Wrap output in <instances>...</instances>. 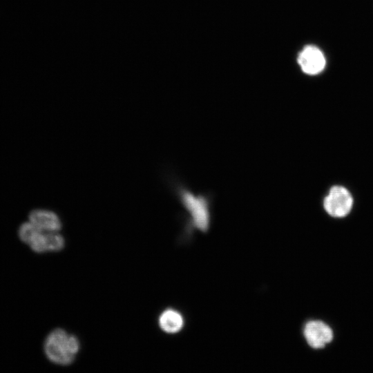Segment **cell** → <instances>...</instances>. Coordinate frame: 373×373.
<instances>
[{
  "instance_id": "cell-8",
  "label": "cell",
  "mask_w": 373,
  "mask_h": 373,
  "mask_svg": "<svg viewBox=\"0 0 373 373\" xmlns=\"http://www.w3.org/2000/svg\"><path fill=\"white\" fill-rule=\"evenodd\" d=\"M158 323L161 329L166 333L175 334L182 328L184 320L178 312L168 309L160 314Z\"/></svg>"
},
{
  "instance_id": "cell-4",
  "label": "cell",
  "mask_w": 373,
  "mask_h": 373,
  "mask_svg": "<svg viewBox=\"0 0 373 373\" xmlns=\"http://www.w3.org/2000/svg\"><path fill=\"white\" fill-rule=\"evenodd\" d=\"M64 237L58 232H46L38 229L27 245L33 251L42 254L59 251L64 248Z\"/></svg>"
},
{
  "instance_id": "cell-5",
  "label": "cell",
  "mask_w": 373,
  "mask_h": 373,
  "mask_svg": "<svg viewBox=\"0 0 373 373\" xmlns=\"http://www.w3.org/2000/svg\"><path fill=\"white\" fill-rule=\"evenodd\" d=\"M297 61L303 72L311 75L321 73L326 65L323 52L312 45L307 46L301 50Z\"/></svg>"
},
{
  "instance_id": "cell-1",
  "label": "cell",
  "mask_w": 373,
  "mask_h": 373,
  "mask_svg": "<svg viewBox=\"0 0 373 373\" xmlns=\"http://www.w3.org/2000/svg\"><path fill=\"white\" fill-rule=\"evenodd\" d=\"M78 338L62 329H55L46 337L44 350L48 359L59 365L72 363L79 351Z\"/></svg>"
},
{
  "instance_id": "cell-3",
  "label": "cell",
  "mask_w": 373,
  "mask_h": 373,
  "mask_svg": "<svg viewBox=\"0 0 373 373\" xmlns=\"http://www.w3.org/2000/svg\"><path fill=\"white\" fill-rule=\"evenodd\" d=\"M181 196L182 202L191 216L194 225L202 231H207L209 216L205 200L186 191H184Z\"/></svg>"
},
{
  "instance_id": "cell-7",
  "label": "cell",
  "mask_w": 373,
  "mask_h": 373,
  "mask_svg": "<svg viewBox=\"0 0 373 373\" xmlns=\"http://www.w3.org/2000/svg\"><path fill=\"white\" fill-rule=\"evenodd\" d=\"M28 220L39 229L46 232H58L62 227L59 216L52 211L34 209L29 213Z\"/></svg>"
},
{
  "instance_id": "cell-6",
  "label": "cell",
  "mask_w": 373,
  "mask_h": 373,
  "mask_svg": "<svg viewBox=\"0 0 373 373\" xmlns=\"http://www.w3.org/2000/svg\"><path fill=\"white\" fill-rule=\"evenodd\" d=\"M308 345L314 349H321L329 343L333 339L332 329L320 321L308 322L303 331Z\"/></svg>"
},
{
  "instance_id": "cell-2",
  "label": "cell",
  "mask_w": 373,
  "mask_h": 373,
  "mask_svg": "<svg viewBox=\"0 0 373 373\" xmlns=\"http://www.w3.org/2000/svg\"><path fill=\"white\" fill-rule=\"evenodd\" d=\"M353 198L350 192L344 186H334L323 200L325 211L334 218L346 216L352 209Z\"/></svg>"
}]
</instances>
